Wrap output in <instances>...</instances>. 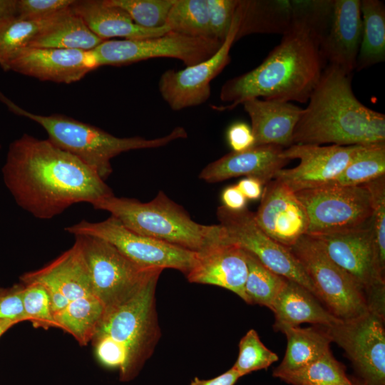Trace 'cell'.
Wrapping results in <instances>:
<instances>
[{
    "instance_id": "obj_1",
    "label": "cell",
    "mask_w": 385,
    "mask_h": 385,
    "mask_svg": "<svg viewBox=\"0 0 385 385\" xmlns=\"http://www.w3.org/2000/svg\"><path fill=\"white\" fill-rule=\"evenodd\" d=\"M4 182L17 204L49 220L71 205L91 204L113 194L94 170L48 139L29 134L13 141L3 167Z\"/></svg>"
},
{
    "instance_id": "obj_2",
    "label": "cell",
    "mask_w": 385,
    "mask_h": 385,
    "mask_svg": "<svg viewBox=\"0 0 385 385\" xmlns=\"http://www.w3.org/2000/svg\"><path fill=\"white\" fill-rule=\"evenodd\" d=\"M324 65L317 38L306 28L294 26L258 66L223 84L220 98L229 103L213 108L232 110L252 98L307 103Z\"/></svg>"
},
{
    "instance_id": "obj_3",
    "label": "cell",
    "mask_w": 385,
    "mask_h": 385,
    "mask_svg": "<svg viewBox=\"0 0 385 385\" xmlns=\"http://www.w3.org/2000/svg\"><path fill=\"white\" fill-rule=\"evenodd\" d=\"M302 108L293 144L341 146L385 142V115L361 103L351 74L327 65Z\"/></svg>"
},
{
    "instance_id": "obj_4",
    "label": "cell",
    "mask_w": 385,
    "mask_h": 385,
    "mask_svg": "<svg viewBox=\"0 0 385 385\" xmlns=\"http://www.w3.org/2000/svg\"><path fill=\"white\" fill-rule=\"evenodd\" d=\"M163 270L154 272L134 295L106 312L91 342L98 362L117 369L121 381L138 376L160 337L155 289Z\"/></svg>"
},
{
    "instance_id": "obj_5",
    "label": "cell",
    "mask_w": 385,
    "mask_h": 385,
    "mask_svg": "<svg viewBox=\"0 0 385 385\" xmlns=\"http://www.w3.org/2000/svg\"><path fill=\"white\" fill-rule=\"evenodd\" d=\"M91 205L96 210L110 212L125 227L139 235L195 252L226 236L219 224L205 225L195 222L181 205L163 191L147 202L113 194Z\"/></svg>"
},
{
    "instance_id": "obj_6",
    "label": "cell",
    "mask_w": 385,
    "mask_h": 385,
    "mask_svg": "<svg viewBox=\"0 0 385 385\" xmlns=\"http://www.w3.org/2000/svg\"><path fill=\"white\" fill-rule=\"evenodd\" d=\"M0 100L12 112L39 124L46 131L49 140L81 160L103 180L112 173L111 160L118 155L132 150L163 147L188 136L184 128L176 127L169 134L154 139L119 138L61 114L41 115L30 113L14 103L1 92Z\"/></svg>"
},
{
    "instance_id": "obj_7",
    "label": "cell",
    "mask_w": 385,
    "mask_h": 385,
    "mask_svg": "<svg viewBox=\"0 0 385 385\" xmlns=\"http://www.w3.org/2000/svg\"><path fill=\"white\" fill-rule=\"evenodd\" d=\"M288 249L311 281L317 299L332 315L348 321L370 311L361 289L328 257L317 238L304 235Z\"/></svg>"
},
{
    "instance_id": "obj_8",
    "label": "cell",
    "mask_w": 385,
    "mask_h": 385,
    "mask_svg": "<svg viewBox=\"0 0 385 385\" xmlns=\"http://www.w3.org/2000/svg\"><path fill=\"white\" fill-rule=\"evenodd\" d=\"M74 236L88 268L93 292L103 304L105 313L130 299L160 270L136 265L102 239Z\"/></svg>"
},
{
    "instance_id": "obj_9",
    "label": "cell",
    "mask_w": 385,
    "mask_h": 385,
    "mask_svg": "<svg viewBox=\"0 0 385 385\" xmlns=\"http://www.w3.org/2000/svg\"><path fill=\"white\" fill-rule=\"evenodd\" d=\"M312 237L321 242L328 257L355 281L370 310L384 316L385 273L378 262L371 218L353 228Z\"/></svg>"
},
{
    "instance_id": "obj_10",
    "label": "cell",
    "mask_w": 385,
    "mask_h": 385,
    "mask_svg": "<svg viewBox=\"0 0 385 385\" xmlns=\"http://www.w3.org/2000/svg\"><path fill=\"white\" fill-rule=\"evenodd\" d=\"M304 205L307 235L317 236L363 225L372 217L371 195L364 185L327 184L295 192Z\"/></svg>"
},
{
    "instance_id": "obj_11",
    "label": "cell",
    "mask_w": 385,
    "mask_h": 385,
    "mask_svg": "<svg viewBox=\"0 0 385 385\" xmlns=\"http://www.w3.org/2000/svg\"><path fill=\"white\" fill-rule=\"evenodd\" d=\"M65 230L73 235H90L102 239L144 268H170L186 275L195 258L196 252L139 235L111 215L97 222L83 220L66 227Z\"/></svg>"
},
{
    "instance_id": "obj_12",
    "label": "cell",
    "mask_w": 385,
    "mask_h": 385,
    "mask_svg": "<svg viewBox=\"0 0 385 385\" xmlns=\"http://www.w3.org/2000/svg\"><path fill=\"white\" fill-rule=\"evenodd\" d=\"M222 42L169 31L143 39L104 41L93 52L99 66H123L154 58H173L191 66L215 54Z\"/></svg>"
},
{
    "instance_id": "obj_13",
    "label": "cell",
    "mask_w": 385,
    "mask_h": 385,
    "mask_svg": "<svg viewBox=\"0 0 385 385\" xmlns=\"http://www.w3.org/2000/svg\"><path fill=\"white\" fill-rule=\"evenodd\" d=\"M216 216L229 241L255 256L274 273L298 283L317 297L314 288L299 262L288 248L260 228L253 212L246 207L231 210L220 205L217 208Z\"/></svg>"
},
{
    "instance_id": "obj_14",
    "label": "cell",
    "mask_w": 385,
    "mask_h": 385,
    "mask_svg": "<svg viewBox=\"0 0 385 385\" xmlns=\"http://www.w3.org/2000/svg\"><path fill=\"white\" fill-rule=\"evenodd\" d=\"M344 349L364 380L370 385H385L384 316L374 311L331 327H324Z\"/></svg>"
},
{
    "instance_id": "obj_15",
    "label": "cell",
    "mask_w": 385,
    "mask_h": 385,
    "mask_svg": "<svg viewBox=\"0 0 385 385\" xmlns=\"http://www.w3.org/2000/svg\"><path fill=\"white\" fill-rule=\"evenodd\" d=\"M237 32L236 14L228 34L220 48L208 59L184 69L167 70L158 81L163 99L175 111L200 106L210 96L211 81L230 62V51Z\"/></svg>"
},
{
    "instance_id": "obj_16",
    "label": "cell",
    "mask_w": 385,
    "mask_h": 385,
    "mask_svg": "<svg viewBox=\"0 0 385 385\" xmlns=\"http://www.w3.org/2000/svg\"><path fill=\"white\" fill-rule=\"evenodd\" d=\"M359 146L293 144L284 148L282 153L289 160L299 159V165L281 169L274 179L294 192L327 185L345 169Z\"/></svg>"
},
{
    "instance_id": "obj_17",
    "label": "cell",
    "mask_w": 385,
    "mask_h": 385,
    "mask_svg": "<svg viewBox=\"0 0 385 385\" xmlns=\"http://www.w3.org/2000/svg\"><path fill=\"white\" fill-rule=\"evenodd\" d=\"M20 280L38 282L44 287L50 297L53 318L68 306L94 294L87 266L76 242L48 265L24 273Z\"/></svg>"
},
{
    "instance_id": "obj_18",
    "label": "cell",
    "mask_w": 385,
    "mask_h": 385,
    "mask_svg": "<svg viewBox=\"0 0 385 385\" xmlns=\"http://www.w3.org/2000/svg\"><path fill=\"white\" fill-rule=\"evenodd\" d=\"M100 67L93 51L27 47L9 63L7 71L58 83H72Z\"/></svg>"
},
{
    "instance_id": "obj_19",
    "label": "cell",
    "mask_w": 385,
    "mask_h": 385,
    "mask_svg": "<svg viewBox=\"0 0 385 385\" xmlns=\"http://www.w3.org/2000/svg\"><path fill=\"white\" fill-rule=\"evenodd\" d=\"M255 218L272 239L287 248L307 234L309 220L305 208L286 185L272 180L265 185Z\"/></svg>"
},
{
    "instance_id": "obj_20",
    "label": "cell",
    "mask_w": 385,
    "mask_h": 385,
    "mask_svg": "<svg viewBox=\"0 0 385 385\" xmlns=\"http://www.w3.org/2000/svg\"><path fill=\"white\" fill-rule=\"evenodd\" d=\"M247 265L245 251L225 237L195 253L185 275L191 283L210 284L228 289L245 302Z\"/></svg>"
},
{
    "instance_id": "obj_21",
    "label": "cell",
    "mask_w": 385,
    "mask_h": 385,
    "mask_svg": "<svg viewBox=\"0 0 385 385\" xmlns=\"http://www.w3.org/2000/svg\"><path fill=\"white\" fill-rule=\"evenodd\" d=\"M361 34V0H333L329 29L319 44L325 64L351 74L356 68Z\"/></svg>"
},
{
    "instance_id": "obj_22",
    "label": "cell",
    "mask_w": 385,
    "mask_h": 385,
    "mask_svg": "<svg viewBox=\"0 0 385 385\" xmlns=\"http://www.w3.org/2000/svg\"><path fill=\"white\" fill-rule=\"evenodd\" d=\"M283 149L261 145L241 152L232 151L206 165L198 178L215 183L245 176L257 179L265 185L274 180L277 173L290 161L282 155Z\"/></svg>"
},
{
    "instance_id": "obj_23",
    "label": "cell",
    "mask_w": 385,
    "mask_h": 385,
    "mask_svg": "<svg viewBox=\"0 0 385 385\" xmlns=\"http://www.w3.org/2000/svg\"><path fill=\"white\" fill-rule=\"evenodd\" d=\"M242 105L251 120L254 145H272L286 148L292 145L302 108L291 102L262 98L250 99Z\"/></svg>"
},
{
    "instance_id": "obj_24",
    "label": "cell",
    "mask_w": 385,
    "mask_h": 385,
    "mask_svg": "<svg viewBox=\"0 0 385 385\" xmlns=\"http://www.w3.org/2000/svg\"><path fill=\"white\" fill-rule=\"evenodd\" d=\"M71 7L94 34L105 41L114 37L143 39L170 31L166 26L155 29L141 27L134 23L125 11L108 0H74Z\"/></svg>"
},
{
    "instance_id": "obj_25",
    "label": "cell",
    "mask_w": 385,
    "mask_h": 385,
    "mask_svg": "<svg viewBox=\"0 0 385 385\" xmlns=\"http://www.w3.org/2000/svg\"><path fill=\"white\" fill-rule=\"evenodd\" d=\"M272 311L275 317V331L305 322L331 327L342 322L332 315L311 292L291 280H287L277 296Z\"/></svg>"
},
{
    "instance_id": "obj_26",
    "label": "cell",
    "mask_w": 385,
    "mask_h": 385,
    "mask_svg": "<svg viewBox=\"0 0 385 385\" xmlns=\"http://www.w3.org/2000/svg\"><path fill=\"white\" fill-rule=\"evenodd\" d=\"M235 41L252 34H285L294 26L292 0H238Z\"/></svg>"
},
{
    "instance_id": "obj_27",
    "label": "cell",
    "mask_w": 385,
    "mask_h": 385,
    "mask_svg": "<svg viewBox=\"0 0 385 385\" xmlns=\"http://www.w3.org/2000/svg\"><path fill=\"white\" fill-rule=\"evenodd\" d=\"M104 41L70 6L53 14L28 47L92 51Z\"/></svg>"
},
{
    "instance_id": "obj_28",
    "label": "cell",
    "mask_w": 385,
    "mask_h": 385,
    "mask_svg": "<svg viewBox=\"0 0 385 385\" xmlns=\"http://www.w3.org/2000/svg\"><path fill=\"white\" fill-rule=\"evenodd\" d=\"M279 332L286 335L287 346L281 364L273 371V376L301 369L330 350L332 341L322 326L288 327Z\"/></svg>"
},
{
    "instance_id": "obj_29",
    "label": "cell",
    "mask_w": 385,
    "mask_h": 385,
    "mask_svg": "<svg viewBox=\"0 0 385 385\" xmlns=\"http://www.w3.org/2000/svg\"><path fill=\"white\" fill-rule=\"evenodd\" d=\"M362 34L356 70L385 60V6L379 0H361Z\"/></svg>"
},
{
    "instance_id": "obj_30",
    "label": "cell",
    "mask_w": 385,
    "mask_h": 385,
    "mask_svg": "<svg viewBox=\"0 0 385 385\" xmlns=\"http://www.w3.org/2000/svg\"><path fill=\"white\" fill-rule=\"evenodd\" d=\"M384 175L385 142L359 145L345 169L328 184L356 186Z\"/></svg>"
},
{
    "instance_id": "obj_31",
    "label": "cell",
    "mask_w": 385,
    "mask_h": 385,
    "mask_svg": "<svg viewBox=\"0 0 385 385\" xmlns=\"http://www.w3.org/2000/svg\"><path fill=\"white\" fill-rule=\"evenodd\" d=\"M244 251L247 265L245 284V302L265 306L272 310L275 299L288 279L274 273L255 256Z\"/></svg>"
},
{
    "instance_id": "obj_32",
    "label": "cell",
    "mask_w": 385,
    "mask_h": 385,
    "mask_svg": "<svg viewBox=\"0 0 385 385\" xmlns=\"http://www.w3.org/2000/svg\"><path fill=\"white\" fill-rule=\"evenodd\" d=\"M274 376L291 385H353L331 349L301 369Z\"/></svg>"
},
{
    "instance_id": "obj_33",
    "label": "cell",
    "mask_w": 385,
    "mask_h": 385,
    "mask_svg": "<svg viewBox=\"0 0 385 385\" xmlns=\"http://www.w3.org/2000/svg\"><path fill=\"white\" fill-rule=\"evenodd\" d=\"M165 26L183 35L212 38L208 0H175Z\"/></svg>"
},
{
    "instance_id": "obj_34",
    "label": "cell",
    "mask_w": 385,
    "mask_h": 385,
    "mask_svg": "<svg viewBox=\"0 0 385 385\" xmlns=\"http://www.w3.org/2000/svg\"><path fill=\"white\" fill-rule=\"evenodd\" d=\"M52 16L38 20L14 17L0 21V66L5 71L11 60L29 46Z\"/></svg>"
},
{
    "instance_id": "obj_35",
    "label": "cell",
    "mask_w": 385,
    "mask_h": 385,
    "mask_svg": "<svg viewBox=\"0 0 385 385\" xmlns=\"http://www.w3.org/2000/svg\"><path fill=\"white\" fill-rule=\"evenodd\" d=\"M278 359V356L262 342L257 332L251 329L240 339L238 356L232 367L242 377L252 371L267 369Z\"/></svg>"
},
{
    "instance_id": "obj_36",
    "label": "cell",
    "mask_w": 385,
    "mask_h": 385,
    "mask_svg": "<svg viewBox=\"0 0 385 385\" xmlns=\"http://www.w3.org/2000/svg\"><path fill=\"white\" fill-rule=\"evenodd\" d=\"M125 11L135 24L155 29L165 26L175 0H108Z\"/></svg>"
},
{
    "instance_id": "obj_37",
    "label": "cell",
    "mask_w": 385,
    "mask_h": 385,
    "mask_svg": "<svg viewBox=\"0 0 385 385\" xmlns=\"http://www.w3.org/2000/svg\"><path fill=\"white\" fill-rule=\"evenodd\" d=\"M22 303L26 320L35 328H57L46 289L38 282H22Z\"/></svg>"
},
{
    "instance_id": "obj_38",
    "label": "cell",
    "mask_w": 385,
    "mask_h": 385,
    "mask_svg": "<svg viewBox=\"0 0 385 385\" xmlns=\"http://www.w3.org/2000/svg\"><path fill=\"white\" fill-rule=\"evenodd\" d=\"M372 201V231L378 262L385 273V175L363 184Z\"/></svg>"
},
{
    "instance_id": "obj_39",
    "label": "cell",
    "mask_w": 385,
    "mask_h": 385,
    "mask_svg": "<svg viewBox=\"0 0 385 385\" xmlns=\"http://www.w3.org/2000/svg\"><path fill=\"white\" fill-rule=\"evenodd\" d=\"M238 0H208L210 36L223 42L235 16Z\"/></svg>"
},
{
    "instance_id": "obj_40",
    "label": "cell",
    "mask_w": 385,
    "mask_h": 385,
    "mask_svg": "<svg viewBox=\"0 0 385 385\" xmlns=\"http://www.w3.org/2000/svg\"><path fill=\"white\" fill-rule=\"evenodd\" d=\"M74 0H17V17L28 20L48 18L70 7Z\"/></svg>"
},
{
    "instance_id": "obj_41",
    "label": "cell",
    "mask_w": 385,
    "mask_h": 385,
    "mask_svg": "<svg viewBox=\"0 0 385 385\" xmlns=\"http://www.w3.org/2000/svg\"><path fill=\"white\" fill-rule=\"evenodd\" d=\"M24 288L22 282L0 288V320L27 321L22 303Z\"/></svg>"
},
{
    "instance_id": "obj_42",
    "label": "cell",
    "mask_w": 385,
    "mask_h": 385,
    "mask_svg": "<svg viewBox=\"0 0 385 385\" xmlns=\"http://www.w3.org/2000/svg\"><path fill=\"white\" fill-rule=\"evenodd\" d=\"M227 139L233 152L244 151L255 145L251 127L242 122L235 123L228 128Z\"/></svg>"
},
{
    "instance_id": "obj_43",
    "label": "cell",
    "mask_w": 385,
    "mask_h": 385,
    "mask_svg": "<svg viewBox=\"0 0 385 385\" xmlns=\"http://www.w3.org/2000/svg\"><path fill=\"white\" fill-rule=\"evenodd\" d=\"M221 200L222 205L231 210H241L246 207L247 199L236 185L225 188L221 195Z\"/></svg>"
},
{
    "instance_id": "obj_44",
    "label": "cell",
    "mask_w": 385,
    "mask_h": 385,
    "mask_svg": "<svg viewBox=\"0 0 385 385\" xmlns=\"http://www.w3.org/2000/svg\"><path fill=\"white\" fill-rule=\"evenodd\" d=\"M240 377V374L231 367L223 374L210 379L195 377L190 385H234Z\"/></svg>"
},
{
    "instance_id": "obj_45",
    "label": "cell",
    "mask_w": 385,
    "mask_h": 385,
    "mask_svg": "<svg viewBox=\"0 0 385 385\" xmlns=\"http://www.w3.org/2000/svg\"><path fill=\"white\" fill-rule=\"evenodd\" d=\"M236 185L246 199L257 200L262 196L263 184L257 179L245 178Z\"/></svg>"
},
{
    "instance_id": "obj_46",
    "label": "cell",
    "mask_w": 385,
    "mask_h": 385,
    "mask_svg": "<svg viewBox=\"0 0 385 385\" xmlns=\"http://www.w3.org/2000/svg\"><path fill=\"white\" fill-rule=\"evenodd\" d=\"M17 17V0H0V21Z\"/></svg>"
},
{
    "instance_id": "obj_47",
    "label": "cell",
    "mask_w": 385,
    "mask_h": 385,
    "mask_svg": "<svg viewBox=\"0 0 385 385\" xmlns=\"http://www.w3.org/2000/svg\"><path fill=\"white\" fill-rule=\"evenodd\" d=\"M19 322L13 320H0V337L10 328Z\"/></svg>"
},
{
    "instance_id": "obj_48",
    "label": "cell",
    "mask_w": 385,
    "mask_h": 385,
    "mask_svg": "<svg viewBox=\"0 0 385 385\" xmlns=\"http://www.w3.org/2000/svg\"><path fill=\"white\" fill-rule=\"evenodd\" d=\"M353 385H370L362 379H351Z\"/></svg>"
}]
</instances>
